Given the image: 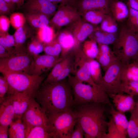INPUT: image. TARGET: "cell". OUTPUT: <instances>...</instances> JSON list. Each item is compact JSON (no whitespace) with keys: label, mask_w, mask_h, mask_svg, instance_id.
<instances>
[{"label":"cell","mask_w":138,"mask_h":138,"mask_svg":"<svg viewBox=\"0 0 138 138\" xmlns=\"http://www.w3.org/2000/svg\"><path fill=\"white\" fill-rule=\"evenodd\" d=\"M34 98L47 115L74 110L76 106L68 79L42 83Z\"/></svg>","instance_id":"6da1fadb"},{"label":"cell","mask_w":138,"mask_h":138,"mask_svg":"<svg viewBox=\"0 0 138 138\" xmlns=\"http://www.w3.org/2000/svg\"><path fill=\"white\" fill-rule=\"evenodd\" d=\"M105 104L94 102L76 106L75 110L85 138H102L106 133Z\"/></svg>","instance_id":"7a4b0ae2"},{"label":"cell","mask_w":138,"mask_h":138,"mask_svg":"<svg viewBox=\"0 0 138 138\" xmlns=\"http://www.w3.org/2000/svg\"><path fill=\"white\" fill-rule=\"evenodd\" d=\"M71 86L76 106L94 102H100L113 107L105 91L88 84L79 82L71 74L67 77Z\"/></svg>","instance_id":"3957f363"},{"label":"cell","mask_w":138,"mask_h":138,"mask_svg":"<svg viewBox=\"0 0 138 138\" xmlns=\"http://www.w3.org/2000/svg\"><path fill=\"white\" fill-rule=\"evenodd\" d=\"M118 34L113 44V51L117 59L126 65L138 55V36L126 25L121 26Z\"/></svg>","instance_id":"277c9868"},{"label":"cell","mask_w":138,"mask_h":138,"mask_svg":"<svg viewBox=\"0 0 138 138\" xmlns=\"http://www.w3.org/2000/svg\"><path fill=\"white\" fill-rule=\"evenodd\" d=\"M3 76L9 85L7 95L26 92L34 98L44 80V77L42 75L36 76L25 73H12Z\"/></svg>","instance_id":"5b68a950"},{"label":"cell","mask_w":138,"mask_h":138,"mask_svg":"<svg viewBox=\"0 0 138 138\" xmlns=\"http://www.w3.org/2000/svg\"><path fill=\"white\" fill-rule=\"evenodd\" d=\"M33 57L28 52L27 48L22 46L14 49L9 57L0 58V72L3 75L12 73L29 74Z\"/></svg>","instance_id":"8992f818"},{"label":"cell","mask_w":138,"mask_h":138,"mask_svg":"<svg viewBox=\"0 0 138 138\" xmlns=\"http://www.w3.org/2000/svg\"><path fill=\"white\" fill-rule=\"evenodd\" d=\"M47 116L52 138H70L78 119L75 109Z\"/></svg>","instance_id":"52a82bcc"},{"label":"cell","mask_w":138,"mask_h":138,"mask_svg":"<svg viewBox=\"0 0 138 138\" xmlns=\"http://www.w3.org/2000/svg\"><path fill=\"white\" fill-rule=\"evenodd\" d=\"M124 65L118 59L105 72L104 75L97 85L98 88L107 93L110 98L113 95L122 93L120 88Z\"/></svg>","instance_id":"ba28073f"},{"label":"cell","mask_w":138,"mask_h":138,"mask_svg":"<svg viewBox=\"0 0 138 138\" xmlns=\"http://www.w3.org/2000/svg\"><path fill=\"white\" fill-rule=\"evenodd\" d=\"M73 59L71 74L79 82H86L93 86L97 87L91 75L89 58L84 53L79 47L74 48Z\"/></svg>","instance_id":"9c48e42d"},{"label":"cell","mask_w":138,"mask_h":138,"mask_svg":"<svg viewBox=\"0 0 138 138\" xmlns=\"http://www.w3.org/2000/svg\"><path fill=\"white\" fill-rule=\"evenodd\" d=\"M22 119L26 126H42L50 133V124L48 117L44 110L34 98L32 99Z\"/></svg>","instance_id":"30bf717a"},{"label":"cell","mask_w":138,"mask_h":138,"mask_svg":"<svg viewBox=\"0 0 138 138\" xmlns=\"http://www.w3.org/2000/svg\"><path fill=\"white\" fill-rule=\"evenodd\" d=\"M81 18L79 12L72 6L60 4L56 13L50 20L49 25L57 31Z\"/></svg>","instance_id":"8fae6325"},{"label":"cell","mask_w":138,"mask_h":138,"mask_svg":"<svg viewBox=\"0 0 138 138\" xmlns=\"http://www.w3.org/2000/svg\"><path fill=\"white\" fill-rule=\"evenodd\" d=\"M65 26V28L72 33L74 37L75 41L74 48L79 47L80 43L93 32L100 29L99 26L87 22L81 17Z\"/></svg>","instance_id":"7c38bea8"},{"label":"cell","mask_w":138,"mask_h":138,"mask_svg":"<svg viewBox=\"0 0 138 138\" xmlns=\"http://www.w3.org/2000/svg\"><path fill=\"white\" fill-rule=\"evenodd\" d=\"M60 57L51 56L45 54L33 58L29 73L31 75L40 76L52 68L62 60Z\"/></svg>","instance_id":"4fadbf2b"},{"label":"cell","mask_w":138,"mask_h":138,"mask_svg":"<svg viewBox=\"0 0 138 138\" xmlns=\"http://www.w3.org/2000/svg\"><path fill=\"white\" fill-rule=\"evenodd\" d=\"M57 4L48 0H28L22 8L25 12L41 13L50 18L56 13L58 6Z\"/></svg>","instance_id":"5bb4252c"},{"label":"cell","mask_w":138,"mask_h":138,"mask_svg":"<svg viewBox=\"0 0 138 138\" xmlns=\"http://www.w3.org/2000/svg\"><path fill=\"white\" fill-rule=\"evenodd\" d=\"M9 95L12 98L15 110V118L21 119L32 99L34 98L26 92L15 93Z\"/></svg>","instance_id":"9a60e30c"},{"label":"cell","mask_w":138,"mask_h":138,"mask_svg":"<svg viewBox=\"0 0 138 138\" xmlns=\"http://www.w3.org/2000/svg\"><path fill=\"white\" fill-rule=\"evenodd\" d=\"M112 0H75L73 6L79 12L94 9L106 10L109 12Z\"/></svg>","instance_id":"2e32d148"},{"label":"cell","mask_w":138,"mask_h":138,"mask_svg":"<svg viewBox=\"0 0 138 138\" xmlns=\"http://www.w3.org/2000/svg\"><path fill=\"white\" fill-rule=\"evenodd\" d=\"M98 54L95 59L105 72L108 68L118 59L114 52L108 45L97 43Z\"/></svg>","instance_id":"e0dca14e"},{"label":"cell","mask_w":138,"mask_h":138,"mask_svg":"<svg viewBox=\"0 0 138 138\" xmlns=\"http://www.w3.org/2000/svg\"><path fill=\"white\" fill-rule=\"evenodd\" d=\"M57 37L62 49L60 57L63 58L73 49L75 39L72 33L65 28L57 31Z\"/></svg>","instance_id":"ac0fdd59"},{"label":"cell","mask_w":138,"mask_h":138,"mask_svg":"<svg viewBox=\"0 0 138 138\" xmlns=\"http://www.w3.org/2000/svg\"><path fill=\"white\" fill-rule=\"evenodd\" d=\"M0 103V124L9 125L15 117V111L12 98L7 95Z\"/></svg>","instance_id":"d6986e66"},{"label":"cell","mask_w":138,"mask_h":138,"mask_svg":"<svg viewBox=\"0 0 138 138\" xmlns=\"http://www.w3.org/2000/svg\"><path fill=\"white\" fill-rule=\"evenodd\" d=\"M134 96L124 94L123 93H118L112 95L111 98L118 111L125 113L130 112L134 108L136 103Z\"/></svg>","instance_id":"ffe728a7"},{"label":"cell","mask_w":138,"mask_h":138,"mask_svg":"<svg viewBox=\"0 0 138 138\" xmlns=\"http://www.w3.org/2000/svg\"><path fill=\"white\" fill-rule=\"evenodd\" d=\"M109 11L117 21L122 22L127 18L129 10L126 3L119 0H112Z\"/></svg>","instance_id":"44dd1931"},{"label":"cell","mask_w":138,"mask_h":138,"mask_svg":"<svg viewBox=\"0 0 138 138\" xmlns=\"http://www.w3.org/2000/svg\"><path fill=\"white\" fill-rule=\"evenodd\" d=\"M73 59L72 50L66 56L63 58L61 61L55 64L47 76L43 83H46L56 82V80L65 67Z\"/></svg>","instance_id":"7402d4cb"},{"label":"cell","mask_w":138,"mask_h":138,"mask_svg":"<svg viewBox=\"0 0 138 138\" xmlns=\"http://www.w3.org/2000/svg\"><path fill=\"white\" fill-rule=\"evenodd\" d=\"M24 15L27 23L34 30L39 29L49 25L50 17L42 13L25 12Z\"/></svg>","instance_id":"603a6c76"},{"label":"cell","mask_w":138,"mask_h":138,"mask_svg":"<svg viewBox=\"0 0 138 138\" xmlns=\"http://www.w3.org/2000/svg\"><path fill=\"white\" fill-rule=\"evenodd\" d=\"M34 30L26 23L23 26L16 30L13 35L15 41L14 49L20 48L28 39L33 37Z\"/></svg>","instance_id":"cb8c5ba5"},{"label":"cell","mask_w":138,"mask_h":138,"mask_svg":"<svg viewBox=\"0 0 138 138\" xmlns=\"http://www.w3.org/2000/svg\"><path fill=\"white\" fill-rule=\"evenodd\" d=\"M109 113L112 116L115 124L124 138L128 135L129 121L124 113L115 110L113 107H110Z\"/></svg>","instance_id":"d4e9b609"},{"label":"cell","mask_w":138,"mask_h":138,"mask_svg":"<svg viewBox=\"0 0 138 138\" xmlns=\"http://www.w3.org/2000/svg\"><path fill=\"white\" fill-rule=\"evenodd\" d=\"M79 13L84 21L96 26L101 23L106 14L109 13L108 11L102 9H92Z\"/></svg>","instance_id":"484cf974"},{"label":"cell","mask_w":138,"mask_h":138,"mask_svg":"<svg viewBox=\"0 0 138 138\" xmlns=\"http://www.w3.org/2000/svg\"><path fill=\"white\" fill-rule=\"evenodd\" d=\"M118 36L117 33H109L100 29L93 32L88 37L89 39L94 40L97 43L109 45L113 44L117 40Z\"/></svg>","instance_id":"4316f807"},{"label":"cell","mask_w":138,"mask_h":138,"mask_svg":"<svg viewBox=\"0 0 138 138\" xmlns=\"http://www.w3.org/2000/svg\"><path fill=\"white\" fill-rule=\"evenodd\" d=\"M9 138H25L26 125L22 118L13 121L9 125Z\"/></svg>","instance_id":"83f0119b"},{"label":"cell","mask_w":138,"mask_h":138,"mask_svg":"<svg viewBox=\"0 0 138 138\" xmlns=\"http://www.w3.org/2000/svg\"><path fill=\"white\" fill-rule=\"evenodd\" d=\"M124 65L122 76V82L138 81V63L133 61Z\"/></svg>","instance_id":"f1b7e54d"},{"label":"cell","mask_w":138,"mask_h":138,"mask_svg":"<svg viewBox=\"0 0 138 138\" xmlns=\"http://www.w3.org/2000/svg\"><path fill=\"white\" fill-rule=\"evenodd\" d=\"M26 138H51L48 130L41 126H26Z\"/></svg>","instance_id":"f546056e"},{"label":"cell","mask_w":138,"mask_h":138,"mask_svg":"<svg viewBox=\"0 0 138 138\" xmlns=\"http://www.w3.org/2000/svg\"><path fill=\"white\" fill-rule=\"evenodd\" d=\"M55 29L49 25L39 29L37 31L36 37L43 44L48 43L56 36Z\"/></svg>","instance_id":"4dcf8cb0"},{"label":"cell","mask_w":138,"mask_h":138,"mask_svg":"<svg viewBox=\"0 0 138 138\" xmlns=\"http://www.w3.org/2000/svg\"><path fill=\"white\" fill-rule=\"evenodd\" d=\"M130 112L127 136L130 138H138V111L135 107Z\"/></svg>","instance_id":"1f68e13d"},{"label":"cell","mask_w":138,"mask_h":138,"mask_svg":"<svg viewBox=\"0 0 138 138\" xmlns=\"http://www.w3.org/2000/svg\"><path fill=\"white\" fill-rule=\"evenodd\" d=\"M99 27L100 30L112 33H117L118 30L116 21L110 13L106 15Z\"/></svg>","instance_id":"d6a6232c"},{"label":"cell","mask_w":138,"mask_h":138,"mask_svg":"<svg viewBox=\"0 0 138 138\" xmlns=\"http://www.w3.org/2000/svg\"><path fill=\"white\" fill-rule=\"evenodd\" d=\"M27 49L28 53L34 58L43 51V44L36 36H33L28 42Z\"/></svg>","instance_id":"836d02e7"},{"label":"cell","mask_w":138,"mask_h":138,"mask_svg":"<svg viewBox=\"0 0 138 138\" xmlns=\"http://www.w3.org/2000/svg\"><path fill=\"white\" fill-rule=\"evenodd\" d=\"M45 54L54 56L59 57L62 49L56 37L50 42L43 44Z\"/></svg>","instance_id":"e575fe53"},{"label":"cell","mask_w":138,"mask_h":138,"mask_svg":"<svg viewBox=\"0 0 138 138\" xmlns=\"http://www.w3.org/2000/svg\"><path fill=\"white\" fill-rule=\"evenodd\" d=\"M82 50L88 57L95 59L96 58L99 51L97 42L90 39L84 41Z\"/></svg>","instance_id":"d590c367"},{"label":"cell","mask_w":138,"mask_h":138,"mask_svg":"<svg viewBox=\"0 0 138 138\" xmlns=\"http://www.w3.org/2000/svg\"><path fill=\"white\" fill-rule=\"evenodd\" d=\"M129 10L126 26L132 32H138V11L131 8L127 3Z\"/></svg>","instance_id":"8d00e7d4"},{"label":"cell","mask_w":138,"mask_h":138,"mask_svg":"<svg viewBox=\"0 0 138 138\" xmlns=\"http://www.w3.org/2000/svg\"><path fill=\"white\" fill-rule=\"evenodd\" d=\"M89 62L91 77L94 82L97 85L100 83L103 76L101 67L95 59L89 58Z\"/></svg>","instance_id":"74e56055"},{"label":"cell","mask_w":138,"mask_h":138,"mask_svg":"<svg viewBox=\"0 0 138 138\" xmlns=\"http://www.w3.org/2000/svg\"><path fill=\"white\" fill-rule=\"evenodd\" d=\"M15 41L13 35L8 32L0 33V44L3 46L10 55L14 50Z\"/></svg>","instance_id":"f35d334b"},{"label":"cell","mask_w":138,"mask_h":138,"mask_svg":"<svg viewBox=\"0 0 138 138\" xmlns=\"http://www.w3.org/2000/svg\"><path fill=\"white\" fill-rule=\"evenodd\" d=\"M120 89L122 93L133 96L138 95V81L122 82Z\"/></svg>","instance_id":"ab89813d"},{"label":"cell","mask_w":138,"mask_h":138,"mask_svg":"<svg viewBox=\"0 0 138 138\" xmlns=\"http://www.w3.org/2000/svg\"><path fill=\"white\" fill-rule=\"evenodd\" d=\"M9 19L12 26L16 30L23 26L26 22L24 14L20 12L13 13L10 15Z\"/></svg>","instance_id":"60d3db41"},{"label":"cell","mask_w":138,"mask_h":138,"mask_svg":"<svg viewBox=\"0 0 138 138\" xmlns=\"http://www.w3.org/2000/svg\"><path fill=\"white\" fill-rule=\"evenodd\" d=\"M109 118L108 133L105 134L102 138H124L117 128L112 116H109Z\"/></svg>","instance_id":"b9f144b4"},{"label":"cell","mask_w":138,"mask_h":138,"mask_svg":"<svg viewBox=\"0 0 138 138\" xmlns=\"http://www.w3.org/2000/svg\"><path fill=\"white\" fill-rule=\"evenodd\" d=\"M16 4L14 3L7 2L3 0H0V15L6 16L11 15L17 8Z\"/></svg>","instance_id":"7bdbcfd3"},{"label":"cell","mask_w":138,"mask_h":138,"mask_svg":"<svg viewBox=\"0 0 138 138\" xmlns=\"http://www.w3.org/2000/svg\"><path fill=\"white\" fill-rule=\"evenodd\" d=\"M9 88L8 83L3 76H0V103L5 99Z\"/></svg>","instance_id":"ee69618b"},{"label":"cell","mask_w":138,"mask_h":138,"mask_svg":"<svg viewBox=\"0 0 138 138\" xmlns=\"http://www.w3.org/2000/svg\"><path fill=\"white\" fill-rule=\"evenodd\" d=\"M84 137L83 130L80 122L78 118L70 138H83Z\"/></svg>","instance_id":"f6af8a7d"},{"label":"cell","mask_w":138,"mask_h":138,"mask_svg":"<svg viewBox=\"0 0 138 138\" xmlns=\"http://www.w3.org/2000/svg\"><path fill=\"white\" fill-rule=\"evenodd\" d=\"M10 23V19L6 16H0V33H5L8 32Z\"/></svg>","instance_id":"bcb514c9"},{"label":"cell","mask_w":138,"mask_h":138,"mask_svg":"<svg viewBox=\"0 0 138 138\" xmlns=\"http://www.w3.org/2000/svg\"><path fill=\"white\" fill-rule=\"evenodd\" d=\"M9 125H0V138H7L9 135Z\"/></svg>","instance_id":"7dc6e473"},{"label":"cell","mask_w":138,"mask_h":138,"mask_svg":"<svg viewBox=\"0 0 138 138\" xmlns=\"http://www.w3.org/2000/svg\"><path fill=\"white\" fill-rule=\"evenodd\" d=\"M49 1L54 3L63 4L65 5H68L73 6L74 1L71 0H48Z\"/></svg>","instance_id":"c3c4849f"},{"label":"cell","mask_w":138,"mask_h":138,"mask_svg":"<svg viewBox=\"0 0 138 138\" xmlns=\"http://www.w3.org/2000/svg\"><path fill=\"white\" fill-rule=\"evenodd\" d=\"M126 3L131 8L138 11V0H127Z\"/></svg>","instance_id":"681fc988"},{"label":"cell","mask_w":138,"mask_h":138,"mask_svg":"<svg viewBox=\"0 0 138 138\" xmlns=\"http://www.w3.org/2000/svg\"><path fill=\"white\" fill-rule=\"evenodd\" d=\"M10 56L9 54L5 48L0 44V58H3L7 57Z\"/></svg>","instance_id":"f907efd6"},{"label":"cell","mask_w":138,"mask_h":138,"mask_svg":"<svg viewBox=\"0 0 138 138\" xmlns=\"http://www.w3.org/2000/svg\"><path fill=\"white\" fill-rule=\"evenodd\" d=\"M14 3L16 4L17 6V9H18L21 8L22 6L21 4L20 0H11Z\"/></svg>","instance_id":"816d5d0a"},{"label":"cell","mask_w":138,"mask_h":138,"mask_svg":"<svg viewBox=\"0 0 138 138\" xmlns=\"http://www.w3.org/2000/svg\"><path fill=\"white\" fill-rule=\"evenodd\" d=\"M133 60L138 63V55Z\"/></svg>","instance_id":"f5cc1de1"},{"label":"cell","mask_w":138,"mask_h":138,"mask_svg":"<svg viewBox=\"0 0 138 138\" xmlns=\"http://www.w3.org/2000/svg\"><path fill=\"white\" fill-rule=\"evenodd\" d=\"M135 107L138 111V100L136 102Z\"/></svg>","instance_id":"db71d44e"},{"label":"cell","mask_w":138,"mask_h":138,"mask_svg":"<svg viewBox=\"0 0 138 138\" xmlns=\"http://www.w3.org/2000/svg\"><path fill=\"white\" fill-rule=\"evenodd\" d=\"M4 0V1H5V2H7L14 3L12 2L11 0Z\"/></svg>","instance_id":"11a10c76"},{"label":"cell","mask_w":138,"mask_h":138,"mask_svg":"<svg viewBox=\"0 0 138 138\" xmlns=\"http://www.w3.org/2000/svg\"><path fill=\"white\" fill-rule=\"evenodd\" d=\"M21 4L22 6H23L24 4V2L25 0H20Z\"/></svg>","instance_id":"9f6ffc18"},{"label":"cell","mask_w":138,"mask_h":138,"mask_svg":"<svg viewBox=\"0 0 138 138\" xmlns=\"http://www.w3.org/2000/svg\"><path fill=\"white\" fill-rule=\"evenodd\" d=\"M136 34H137V36H138V32L136 33Z\"/></svg>","instance_id":"6f0895ef"},{"label":"cell","mask_w":138,"mask_h":138,"mask_svg":"<svg viewBox=\"0 0 138 138\" xmlns=\"http://www.w3.org/2000/svg\"><path fill=\"white\" fill-rule=\"evenodd\" d=\"M72 0V1H74L75 0Z\"/></svg>","instance_id":"680465c9"}]
</instances>
